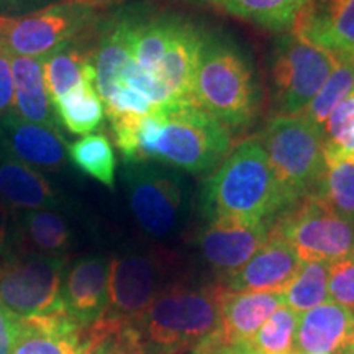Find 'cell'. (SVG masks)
I'll list each match as a JSON object with an SVG mask.
<instances>
[{
    "mask_svg": "<svg viewBox=\"0 0 354 354\" xmlns=\"http://www.w3.org/2000/svg\"><path fill=\"white\" fill-rule=\"evenodd\" d=\"M115 146L125 161H153L201 174L227 158L232 136L198 104L158 105L143 117L110 120Z\"/></svg>",
    "mask_w": 354,
    "mask_h": 354,
    "instance_id": "1",
    "label": "cell"
},
{
    "mask_svg": "<svg viewBox=\"0 0 354 354\" xmlns=\"http://www.w3.org/2000/svg\"><path fill=\"white\" fill-rule=\"evenodd\" d=\"M290 207L259 138L245 140L227 154L201 190V209L209 221L272 223Z\"/></svg>",
    "mask_w": 354,
    "mask_h": 354,
    "instance_id": "2",
    "label": "cell"
},
{
    "mask_svg": "<svg viewBox=\"0 0 354 354\" xmlns=\"http://www.w3.org/2000/svg\"><path fill=\"white\" fill-rule=\"evenodd\" d=\"M196 99L221 125L245 128L258 117L261 91L254 66L240 44L203 30L197 51Z\"/></svg>",
    "mask_w": 354,
    "mask_h": 354,
    "instance_id": "3",
    "label": "cell"
},
{
    "mask_svg": "<svg viewBox=\"0 0 354 354\" xmlns=\"http://www.w3.org/2000/svg\"><path fill=\"white\" fill-rule=\"evenodd\" d=\"M223 286H167L136 323L148 354H183L218 328Z\"/></svg>",
    "mask_w": 354,
    "mask_h": 354,
    "instance_id": "4",
    "label": "cell"
},
{
    "mask_svg": "<svg viewBox=\"0 0 354 354\" xmlns=\"http://www.w3.org/2000/svg\"><path fill=\"white\" fill-rule=\"evenodd\" d=\"M259 141L290 205L315 196L325 171L323 128L304 115H277L268 122Z\"/></svg>",
    "mask_w": 354,
    "mask_h": 354,
    "instance_id": "5",
    "label": "cell"
},
{
    "mask_svg": "<svg viewBox=\"0 0 354 354\" xmlns=\"http://www.w3.org/2000/svg\"><path fill=\"white\" fill-rule=\"evenodd\" d=\"M123 184L133 216L148 236L166 240L184 228L190 192L179 169L153 161H125Z\"/></svg>",
    "mask_w": 354,
    "mask_h": 354,
    "instance_id": "6",
    "label": "cell"
},
{
    "mask_svg": "<svg viewBox=\"0 0 354 354\" xmlns=\"http://www.w3.org/2000/svg\"><path fill=\"white\" fill-rule=\"evenodd\" d=\"M99 19L97 3L74 0H61L17 19L0 17V46L10 56L43 57L61 44L91 33Z\"/></svg>",
    "mask_w": 354,
    "mask_h": 354,
    "instance_id": "7",
    "label": "cell"
},
{
    "mask_svg": "<svg viewBox=\"0 0 354 354\" xmlns=\"http://www.w3.org/2000/svg\"><path fill=\"white\" fill-rule=\"evenodd\" d=\"M271 230L294 248L302 263H335L354 254V223L315 196L305 197L282 212Z\"/></svg>",
    "mask_w": 354,
    "mask_h": 354,
    "instance_id": "8",
    "label": "cell"
},
{
    "mask_svg": "<svg viewBox=\"0 0 354 354\" xmlns=\"http://www.w3.org/2000/svg\"><path fill=\"white\" fill-rule=\"evenodd\" d=\"M66 266L68 256L17 251L0 264V302L19 318L66 312L61 299Z\"/></svg>",
    "mask_w": 354,
    "mask_h": 354,
    "instance_id": "9",
    "label": "cell"
},
{
    "mask_svg": "<svg viewBox=\"0 0 354 354\" xmlns=\"http://www.w3.org/2000/svg\"><path fill=\"white\" fill-rule=\"evenodd\" d=\"M171 258L131 250L113 256L109 268V299L104 320L136 325L153 300L166 289Z\"/></svg>",
    "mask_w": 354,
    "mask_h": 354,
    "instance_id": "10",
    "label": "cell"
},
{
    "mask_svg": "<svg viewBox=\"0 0 354 354\" xmlns=\"http://www.w3.org/2000/svg\"><path fill=\"white\" fill-rule=\"evenodd\" d=\"M338 64L330 53L290 35L272 59V102L279 115H300Z\"/></svg>",
    "mask_w": 354,
    "mask_h": 354,
    "instance_id": "11",
    "label": "cell"
},
{
    "mask_svg": "<svg viewBox=\"0 0 354 354\" xmlns=\"http://www.w3.org/2000/svg\"><path fill=\"white\" fill-rule=\"evenodd\" d=\"M282 304V294L225 289L220 302L218 328L203 339L194 353L216 354L225 348L243 346Z\"/></svg>",
    "mask_w": 354,
    "mask_h": 354,
    "instance_id": "12",
    "label": "cell"
},
{
    "mask_svg": "<svg viewBox=\"0 0 354 354\" xmlns=\"http://www.w3.org/2000/svg\"><path fill=\"white\" fill-rule=\"evenodd\" d=\"M271 225L269 221H209L197 243L202 259L223 279L233 276L264 245L271 232Z\"/></svg>",
    "mask_w": 354,
    "mask_h": 354,
    "instance_id": "13",
    "label": "cell"
},
{
    "mask_svg": "<svg viewBox=\"0 0 354 354\" xmlns=\"http://www.w3.org/2000/svg\"><path fill=\"white\" fill-rule=\"evenodd\" d=\"M110 259L104 254H87L64 269L61 299L66 313L84 330L102 320L109 299Z\"/></svg>",
    "mask_w": 354,
    "mask_h": 354,
    "instance_id": "14",
    "label": "cell"
},
{
    "mask_svg": "<svg viewBox=\"0 0 354 354\" xmlns=\"http://www.w3.org/2000/svg\"><path fill=\"white\" fill-rule=\"evenodd\" d=\"M300 266L302 261L294 248L271 230L264 245L241 269L225 279L223 287L232 292L282 294L299 272Z\"/></svg>",
    "mask_w": 354,
    "mask_h": 354,
    "instance_id": "15",
    "label": "cell"
},
{
    "mask_svg": "<svg viewBox=\"0 0 354 354\" xmlns=\"http://www.w3.org/2000/svg\"><path fill=\"white\" fill-rule=\"evenodd\" d=\"M0 141L39 172H56L68 166V145L57 128L26 122L12 112L0 118Z\"/></svg>",
    "mask_w": 354,
    "mask_h": 354,
    "instance_id": "16",
    "label": "cell"
},
{
    "mask_svg": "<svg viewBox=\"0 0 354 354\" xmlns=\"http://www.w3.org/2000/svg\"><path fill=\"white\" fill-rule=\"evenodd\" d=\"M0 201L12 210L48 209L63 212L68 198L43 172L25 165L0 141Z\"/></svg>",
    "mask_w": 354,
    "mask_h": 354,
    "instance_id": "17",
    "label": "cell"
},
{
    "mask_svg": "<svg viewBox=\"0 0 354 354\" xmlns=\"http://www.w3.org/2000/svg\"><path fill=\"white\" fill-rule=\"evenodd\" d=\"M95 338L66 312L21 318L12 354H88Z\"/></svg>",
    "mask_w": 354,
    "mask_h": 354,
    "instance_id": "18",
    "label": "cell"
},
{
    "mask_svg": "<svg viewBox=\"0 0 354 354\" xmlns=\"http://www.w3.org/2000/svg\"><path fill=\"white\" fill-rule=\"evenodd\" d=\"M203 28L180 15L156 76L167 87L174 102L197 104L196 66Z\"/></svg>",
    "mask_w": 354,
    "mask_h": 354,
    "instance_id": "19",
    "label": "cell"
},
{
    "mask_svg": "<svg viewBox=\"0 0 354 354\" xmlns=\"http://www.w3.org/2000/svg\"><path fill=\"white\" fill-rule=\"evenodd\" d=\"M353 339L354 315L331 300L299 317L297 354H342Z\"/></svg>",
    "mask_w": 354,
    "mask_h": 354,
    "instance_id": "20",
    "label": "cell"
},
{
    "mask_svg": "<svg viewBox=\"0 0 354 354\" xmlns=\"http://www.w3.org/2000/svg\"><path fill=\"white\" fill-rule=\"evenodd\" d=\"M12 210V209H10ZM19 251L44 256H68L76 234L57 210H12Z\"/></svg>",
    "mask_w": 354,
    "mask_h": 354,
    "instance_id": "21",
    "label": "cell"
},
{
    "mask_svg": "<svg viewBox=\"0 0 354 354\" xmlns=\"http://www.w3.org/2000/svg\"><path fill=\"white\" fill-rule=\"evenodd\" d=\"M292 35L330 53L336 61L354 63V0H344L322 15L300 12Z\"/></svg>",
    "mask_w": 354,
    "mask_h": 354,
    "instance_id": "22",
    "label": "cell"
},
{
    "mask_svg": "<svg viewBox=\"0 0 354 354\" xmlns=\"http://www.w3.org/2000/svg\"><path fill=\"white\" fill-rule=\"evenodd\" d=\"M94 32L95 28L91 33L71 39V41L61 44L56 50L39 57L51 102L68 94L69 91H73L86 79L95 77L94 63H92L94 43L88 41Z\"/></svg>",
    "mask_w": 354,
    "mask_h": 354,
    "instance_id": "23",
    "label": "cell"
},
{
    "mask_svg": "<svg viewBox=\"0 0 354 354\" xmlns=\"http://www.w3.org/2000/svg\"><path fill=\"white\" fill-rule=\"evenodd\" d=\"M13 88V113L26 122L38 123L59 130L55 107L44 82L43 64L39 57L10 56Z\"/></svg>",
    "mask_w": 354,
    "mask_h": 354,
    "instance_id": "24",
    "label": "cell"
},
{
    "mask_svg": "<svg viewBox=\"0 0 354 354\" xmlns=\"http://www.w3.org/2000/svg\"><path fill=\"white\" fill-rule=\"evenodd\" d=\"M57 122L74 135H91L105 118V107L95 88V77L86 81L53 102Z\"/></svg>",
    "mask_w": 354,
    "mask_h": 354,
    "instance_id": "25",
    "label": "cell"
},
{
    "mask_svg": "<svg viewBox=\"0 0 354 354\" xmlns=\"http://www.w3.org/2000/svg\"><path fill=\"white\" fill-rule=\"evenodd\" d=\"M308 0H214L225 13L271 32H289Z\"/></svg>",
    "mask_w": 354,
    "mask_h": 354,
    "instance_id": "26",
    "label": "cell"
},
{
    "mask_svg": "<svg viewBox=\"0 0 354 354\" xmlns=\"http://www.w3.org/2000/svg\"><path fill=\"white\" fill-rule=\"evenodd\" d=\"M325 171L315 197L354 223V156L323 146Z\"/></svg>",
    "mask_w": 354,
    "mask_h": 354,
    "instance_id": "27",
    "label": "cell"
},
{
    "mask_svg": "<svg viewBox=\"0 0 354 354\" xmlns=\"http://www.w3.org/2000/svg\"><path fill=\"white\" fill-rule=\"evenodd\" d=\"M68 158L79 171L105 187L112 189L115 185L117 158L104 133H91L68 145Z\"/></svg>",
    "mask_w": 354,
    "mask_h": 354,
    "instance_id": "28",
    "label": "cell"
},
{
    "mask_svg": "<svg viewBox=\"0 0 354 354\" xmlns=\"http://www.w3.org/2000/svg\"><path fill=\"white\" fill-rule=\"evenodd\" d=\"M328 268L325 261H305L290 284L282 292V300L300 317L308 310L328 302Z\"/></svg>",
    "mask_w": 354,
    "mask_h": 354,
    "instance_id": "29",
    "label": "cell"
},
{
    "mask_svg": "<svg viewBox=\"0 0 354 354\" xmlns=\"http://www.w3.org/2000/svg\"><path fill=\"white\" fill-rule=\"evenodd\" d=\"M297 328L299 315L282 304L245 346L253 354H297Z\"/></svg>",
    "mask_w": 354,
    "mask_h": 354,
    "instance_id": "30",
    "label": "cell"
},
{
    "mask_svg": "<svg viewBox=\"0 0 354 354\" xmlns=\"http://www.w3.org/2000/svg\"><path fill=\"white\" fill-rule=\"evenodd\" d=\"M354 91V63L353 61H338L333 73L323 84L318 94L313 97L308 107L302 113L305 118L323 128L326 118L338 104L346 99Z\"/></svg>",
    "mask_w": 354,
    "mask_h": 354,
    "instance_id": "31",
    "label": "cell"
},
{
    "mask_svg": "<svg viewBox=\"0 0 354 354\" xmlns=\"http://www.w3.org/2000/svg\"><path fill=\"white\" fill-rule=\"evenodd\" d=\"M323 140L325 148L354 156V91L326 118Z\"/></svg>",
    "mask_w": 354,
    "mask_h": 354,
    "instance_id": "32",
    "label": "cell"
},
{
    "mask_svg": "<svg viewBox=\"0 0 354 354\" xmlns=\"http://www.w3.org/2000/svg\"><path fill=\"white\" fill-rule=\"evenodd\" d=\"M328 297L354 315V254L330 263Z\"/></svg>",
    "mask_w": 354,
    "mask_h": 354,
    "instance_id": "33",
    "label": "cell"
},
{
    "mask_svg": "<svg viewBox=\"0 0 354 354\" xmlns=\"http://www.w3.org/2000/svg\"><path fill=\"white\" fill-rule=\"evenodd\" d=\"M15 88H13V74L10 55L0 46V118L13 112Z\"/></svg>",
    "mask_w": 354,
    "mask_h": 354,
    "instance_id": "34",
    "label": "cell"
},
{
    "mask_svg": "<svg viewBox=\"0 0 354 354\" xmlns=\"http://www.w3.org/2000/svg\"><path fill=\"white\" fill-rule=\"evenodd\" d=\"M21 331V318L0 302V354H12Z\"/></svg>",
    "mask_w": 354,
    "mask_h": 354,
    "instance_id": "35",
    "label": "cell"
},
{
    "mask_svg": "<svg viewBox=\"0 0 354 354\" xmlns=\"http://www.w3.org/2000/svg\"><path fill=\"white\" fill-rule=\"evenodd\" d=\"M113 354H148L140 331L135 325L122 326L115 333Z\"/></svg>",
    "mask_w": 354,
    "mask_h": 354,
    "instance_id": "36",
    "label": "cell"
},
{
    "mask_svg": "<svg viewBox=\"0 0 354 354\" xmlns=\"http://www.w3.org/2000/svg\"><path fill=\"white\" fill-rule=\"evenodd\" d=\"M61 0H0V17L3 19H17V17L30 15V13L50 7Z\"/></svg>",
    "mask_w": 354,
    "mask_h": 354,
    "instance_id": "37",
    "label": "cell"
},
{
    "mask_svg": "<svg viewBox=\"0 0 354 354\" xmlns=\"http://www.w3.org/2000/svg\"><path fill=\"white\" fill-rule=\"evenodd\" d=\"M118 330H120V326H117L112 322H97L92 328H88L95 338L88 354H113V338Z\"/></svg>",
    "mask_w": 354,
    "mask_h": 354,
    "instance_id": "38",
    "label": "cell"
},
{
    "mask_svg": "<svg viewBox=\"0 0 354 354\" xmlns=\"http://www.w3.org/2000/svg\"><path fill=\"white\" fill-rule=\"evenodd\" d=\"M344 0H308L307 6L302 10L307 13H313V15H322V13H328L335 10L336 7L342 6Z\"/></svg>",
    "mask_w": 354,
    "mask_h": 354,
    "instance_id": "39",
    "label": "cell"
},
{
    "mask_svg": "<svg viewBox=\"0 0 354 354\" xmlns=\"http://www.w3.org/2000/svg\"><path fill=\"white\" fill-rule=\"evenodd\" d=\"M216 354H253L248 349L245 344L243 346H234V348H225L221 349V351H218Z\"/></svg>",
    "mask_w": 354,
    "mask_h": 354,
    "instance_id": "40",
    "label": "cell"
},
{
    "mask_svg": "<svg viewBox=\"0 0 354 354\" xmlns=\"http://www.w3.org/2000/svg\"><path fill=\"white\" fill-rule=\"evenodd\" d=\"M342 354H354V339H353V342L351 343H349L348 344V346L346 348H344L343 349V353Z\"/></svg>",
    "mask_w": 354,
    "mask_h": 354,
    "instance_id": "41",
    "label": "cell"
},
{
    "mask_svg": "<svg viewBox=\"0 0 354 354\" xmlns=\"http://www.w3.org/2000/svg\"><path fill=\"white\" fill-rule=\"evenodd\" d=\"M74 2H88V3H97V6H100L104 0H74Z\"/></svg>",
    "mask_w": 354,
    "mask_h": 354,
    "instance_id": "42",
    "label": "cell"
},
{
    "mask_svg": "<svg viewBox=\"0 0 354 354\" xmlns=\"http://www.w3.org/2000/svg\"><path fill=\"white\" fill-rule=\"evenodd\" d=\"M196 2H205V3H212L214 0H196Z\"/></svg>",
    "mask_w": 354,
    "mask_h": 354,
    "instance_id": "43",
    "label": "cell"
}]
</instances>
